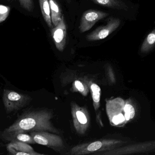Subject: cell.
Masks as SVG:
<instances>
[{"instance_id": "6da1fadb", "label": "cell", "mask_w": 155, "mask_h": 155, "mask_svg": "<svg viewBox=\"0 0 155 155\" xmlns=\"http://www.w3.org/2000/svg\"><path fill=\"white\" fill-rule=\"evenodd\" d=\"M51 113L48 111H27L23 113L12 124L5 128L3 133L27 132H51L59 133L51 120Z\"/></svg>"}, {"instance_id": "7a4b0ae2", "label": "cell", "mask_w": 155, "mask_h": 155, "mask_svg": "<svg viewBox=\"0 0 155 155\" xmlns=\"http://www.w3.org/2000/svg\"><path fill=\"white\" fill-rule=\"evenodd\" d=\"M2 99L6 113L9 114L23 108L30 103L31 97L27 95L5 89Z\"/></svg>"}, {"instance_id": "3957f363", "label": "cell", "mask_w": 155, "mask_h": 155, "mask_svg": "<svg viewBox=\"0 0 155 155\" xmlns=\"http://www.w3.org/2000/svg\"><path fill=\"white\" fill-rule=\"evenodd\" d=\"M120 24L121 20L119 18L111 17L106 25L99 26L87 35L86 39L89 42H92L105 39L116 31Z\"/></svg>"}, {"instance_id": "277c9868", "label": "cell", "mask_w": 155, "mask_h": 155, "mask_svg": "<svg viewBox=\"0 0 155 155\" xmlns=\"http://www.w3.org/2000/svg\"><path fill=\"white\" fill-rule=\"evenodd\" d=\"M108 15L107 13L98 10H88L84 12L79 25L80 32L89 31L98 21L105 18Z\"/></svg>"}, {"instance_id": "5b68a950", "label": "cell", "mask_w": 155, "mask_h": 155, "mask_svg": "<svg viewBox=\"0 0 155 155\" xmlns=\"http://www.w3.org/2000/svg\"><path fill=\"white\" fill-rule=\"evenodd\" d=\"M72 114L74 125L77 133L84 134L89 125V115L85 108L79 107L77 105H72Z\"/></svg>"}, {"instance_id": "8992f818", "label": "cell", "mask_w": 155, "mask_h": 155, "mask_svg": "<svg viewBox=\"0 0 155 155\" xmlns=\"http://www.w3.org/2000/svg\"><path fill=\"white\" fill-rule=\"evenodd\" d=\"M35 143L50 147L60 148L64 142L61 136L47 132H31L30 133Z\"/></svg>"}, {"instance_id": "52a82bcc", "label": "cell", "mask_w": 155, "mask_h": 155, "mask_svg": "<svg viewBox=\"0 0 155 155\" xmlns=\"http://www.w3.org/2000/svg\"><path fill=\"white\" fill-rule=\"evenodd\" d=\"M51 32L56 48L60 52H63L67 41V27L63 15L58 25L51 28Z\"/></svg>"}, {"instance_id": "ba28073f", "label": "cell", "mask_w": 155, "mask_h": 155, "mask_svg": "<svg viewBox=\"0 0 155 155\" xmlns=\"http://www.w3.org/2000/svg\"><path fill=\"white\" fill-rule=\"evenodd\" d=\"M9 154L13 155H42L36 153L33 148L27 143L12 141L8 144L6 147Z\"/></svg>"}, {"instance_id": "9c48e42d", "label": "cell", "mask_w": 155, "mask_h": 155, "mask_svg": "<svg viewBox=\"0 0 155 155\" xmlns=\"http://www.w3.org/2000/svg\"><path fill=\"white\" fill-rule=\"evenodd\" d=\"M114 144V141L111 140H104V141H97L93 142L89 144L87 146L85 147L83 146L82 147H77V148H74L73 152L76 153V154H86L92 152H97L98 151L107 149L109 146Z\"/></svg>"}, {"instance_id": "30bf717a", "label": "cell", "mask_w": 155, "mask_h": 155, "mask_svg": "<svg viewBox=\"0 0 155 155\" xmlns=\"http://www.w3.org/2000/svg\"><path fill=\"white\" fill-rule=\"evenodd\" d=\"M3 138L9 142L18 141L28 144L35 143L31 135L25 133H3Z\"/></svg>"}, {"instance_id": "8fae6325", "label": "cell", "mask_w": 155, "mask_h": 155, "mask_svg": "<svg viewBox=\"0 0 155 155\" xmlns=\"http://www.w3.org/2000/svg\"><path fill=\"white\" fill-rule=\"evenodd\" d=\"M101 6L117 10L127 11L128 7L122 0H90Z\"/></svg>"}, {"instance_id": "7c38bea8", "label": "cell", "mask_w": 155, "mask_h": 155, "mask_svg": "<svg viewBox=\"0 0 155 155\" xmlns=\"http://www.w3.org/2000/svg\"><path fill=\"white\" fill-rule=\"evenodd\" d=\"M51 11V19L53 26H55L59 23L61 18V11L59 4L56 0H49Z\"/></svg>"}, {"instance_id": "4fadbf2b", "label": "cell", "mask_w": 155, "mask_h": 155, "mask_svg": "<svg viewBox=\"0 0 155 155\" xmlns=\"http://www.w3.org/2000/svg\"><path fill=\"white\" fill-rule=\"evenodd\" d=\"M39 5L43 17L48 27L52 28L53 27L51 19V11L49 0H39Z\"/></svg>"}, {"instance_id": "5bb4252c", "label": "cell", "mask_w": 155, "mask_h": 155, "mask_svg": "<svg viewBox=\"0 0 155 155\" xmlns=\"http://www.w3.org/2000/svg\"><path fill=\"white\" fill-rule=\"evenodd\" d=\"M155 45V29L147 36L141 46V51L147 52L151 50Z\"/></svg>"}, {"instance_id": "9a60e30c", "label": "cell", "mask_w": 155, "mask_h": 155, "mask_svg": "<svg viewBox=\"0 0 155 155\" xmlns=\"http://www.w3.org/2000/svg\"><path fill=\"white\" fill-rule=\"evenodd\" d=\"M22 8L29 12H32L34 9L33 0H19Z\"/></svg>"}, {"instance_id": "2e32d148", "label": "cell", "mask_w": 155, "mask_h": 155, "mask_svg": "<svg viewBox=\"0 0 155 155\" xmlns=\"http://www.w3.org/2000/svg\"><path fill=\"white\" fill-rule=\"evenodd\" d=\"M124 110L125 112V117L127 121L132 119L134 116L135 110L134 107L131 105H126Z\"/></svg>"}, {"instance_id": "e0dca14e", "label": "cell", "mask_w": 155, "mask_h": 155, "mask_svg": "<svg viewBox=\"0 0 155 155\" xmlns=\"http://www.w3.org/2000/svg\"><path fill=\"white\" fill-rule=\"evenodd\" d=\"M92 98L94 102V106L95 110L98 109L99 106L100 99V92H92Z\"/></svg>"}, {"instance_id": "ac0fdd59", "label": "cell", "mask_w": 155, "mask_h": 155, "mask_svg": "<svg viewBox=\"0 0 155 155\" xmlns=\"http://www.w3.org/2000/svg\"><path fill=\"white\" fill-rule=\"evenodd\" d=\"M74 85H75V87H76L78 91L83 94L84 93L85 89L84 85L81 82L78 81V80H76L74 82Z\"/></svg>"}, {"instance_id": "d6986e66", "label": "cell", "mask_w": 155, "mask_h": 155, "mask_svg": "<svg viewBox=\"0 0 155 155\" xmlns=\"http://www.w3.org/2000/svg\"><path fill=\"white\" fill-rule=\"evenodd\" d=\"M91 91L92 92H101L100 87L96 84H92L91 86Z\"/></svg>"}]
</instances>
